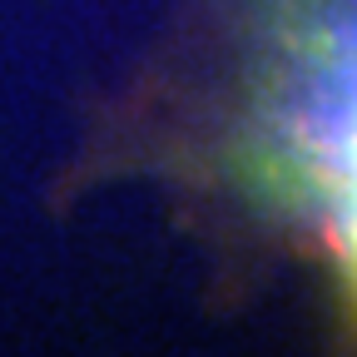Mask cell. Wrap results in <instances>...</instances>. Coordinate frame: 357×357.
Returning <instances> with one entry per match:
<instances>
[{
  "mask_svg": "<svg viewBox=\"0 0 357 357\" xmlns=\"http://www.w3.org/2000/svg\"><path fill=\"white\" fill-rule=\"evenodd\" d=\"M298 149L328 243L357 283V10L333 30L298 105Z\"/></svg>",
  "mask_w": 357,
  "mask_h": 357,
  "instance_id": "cell-1",
  "label": "cell"
}]
</instances>
